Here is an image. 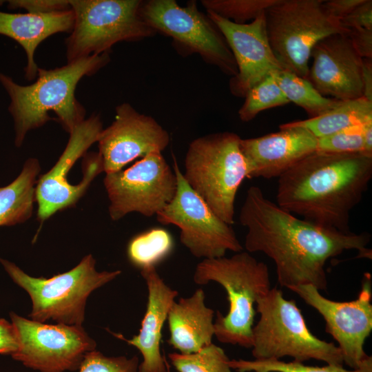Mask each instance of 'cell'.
Wrapping results in <instances>:
<instances>
[{
	"instance_id": "f546056e",
	"label": "cell",
	"mask_w": 372,
	"mask_h": 372,
	"mask_svg": "<svg viewBox=\"0 0 372 372\" xmlns=\"http://www.w3.org/2000/svg\"><path fill=\"white\" fill-rule=\"evenodd\" d=\"M278 0H203L207 12L236 23L254 21Z\"/></svg>"
},
{
	"instance_id": "cb8c5ba5",
	"label": "cell",
	"mask_w": 372,
	"mask_h": 372,
	"mask_svg": "<svg viewBox=\"0 0 372 372\" xmlns=\"http://www.w3.org/2000/svg\"><path fill=\"white\" fill-rule=\"evenodd\" d=\"M370 121H372V102L361 97L342 101L318 116L287 124L304 127L318 138Z\"/></svg>"
},
{
	"instance_id": "d6986e66",
	"label": "cell",
	"mask_w": 372,
	"mask_h": 372,
	"mask_svg": "<svg viewBox=\"0 0 372 372\" xmlns=\"http://www.w3.org/2000/svg\"><path fill=\"white\" fill-rule=\"evenodd\" d=\"M278 132L240 139L247 178H279L297 163L317 151L318 138L309 130L287 123Z\"/></svg>"
},
{
	"instance_id": "277c9868",
	"label": "cell",
	"mask_w": 372,
	"mask_h": 372,
	"mask_svg": "<svg viewBox=\"0 0 372 372\" xmlns=\"http://www.w3.org/2000/svg\"><path fill=\"white\" fill-rule=\"evenodd\" d=\"M193 279L201 285L218 282L227 293L229 311L226 316L217 311L214 322L217 340L251 348L254 304L271 289L267 265L242 251L229 258L203 259L196 265Z\"/></svg>"
},
{
	"instance_id": "7a4b0ae2",
	"label": "cell",
	"mask_w": 372,
	"mask_h": 372,
	"mask_svg": "<svg viewBox=\"0 0 372 372\" xmlns=\"http://www.w3.org/2000/svg\"><path fill=\"white\" fill-rule=\"evenodd\" d=\"M372 178V156L316 151L278 178L277 205L315 225L350 233V214Z\"/></svg>"
},
{
	"instance_id": "9a60e30c",
	"label": "cell",
	"mask_w": 372,
	"mask_h": 372,
	"mask_svg": "<svg viewBox=\"0 0 372 372\" xmlns=\"http://www.w3.org/2000/svg\"><path fill=\"white\" fill-rule=\"evenodd\" d=\"M289 289L297 293L323 317L325 331L338 342L343 362L353 369H358L369 356L364 350V345L372 330L371 273L364 274L358 298L348 302L327 299L311 285Z\"/></svg>"
},
{
	"instance_id": "7402d4cb",
	"label": "cell",
	"mask_w": 372,
	"mask_h": 372,
	"mask_svg": "<svg viewBox=\"0 0 372 372\" xmlns=\"http://www.w3.org/2000/svg\"><path fill=\"white\" fill-rule=\"evenodd\" d=\"M205 292L199 288L189 297L172 304L167 315V343L182 354L196 353L212 342L214 311L205 303Z\"/></svg>"
},
{
	"instance_id": "6da1fadb",
	"label": "cell",
	"mask_w": 372,
	"mask_h": 372,
	"mask_svg": "<svg viewBox=\"0 0 372 372\" xmlns=\"http://www.w3.org/2000/svg\"><path fill=\"white\" fill-rule=\"evenodd\" d=\"M239 220L247 227V252H262L275 263L281 287L311 285L327 290V262L345 250L371 258L368 233H342L309 223L284 210L258 186L247 191Z\"/></svg>"
},
{
	"instance_id": "52a82bcc",
	"label": "cell",
	"mask_w": 372,
	"mask_h": 372,
	"mask_svg": "<svg viewBox=\"0 0 372 372\" xmlns=\"http://www.w3.org/2000/svg\"><path fill=\"white\" fill-rule=\"evenodd\" d=\"M0 263L12 280L29 294L32 302L31 320L40 322L52 320L67 325H81L90 294L121 273L120 270L96 271L92 254L71 270L50 278L30 276L2 258Z\"/></svg>"
},
{
	"instance_id": "5b68a950",
	"label": "cell",
	"mask_w": 372,
	"mask_h": 372,
	"mask_svg": "<svg viewBox=\"0 0 372 372\" xmlns=\"http://www.w3.org/2000/svg\"><path fill=\"white\" fill-rule=\"evenodd\" d=\"M256 304L260 319L252 329L251 352L255 360L289 356L300 362L313 359L343 365L338 347L314 335L296 301L286 300L276 287L260 297Z\"/></svg>"
},
{
	"instance_id": "d6a6232c",
	"label": "cell",
	"mask_w": 372,
	"mask_h": 372,
	"mask_svg": "<svg viewBox=\"0 0 372 372\" xmlns=\"http://www.w3.org/2000/svg\"><path fill=\"white\" fill-rule=\"evenodd\" d=\"M10 9H24L29 13L48 14L71 10L69 0H10Z\"/></svg>"
},
{
	"instance_id": "ac0fdd59",
	"label": "cell",
	"mask_w": 372,
	"mask_h": 372,
	"mask_svg": "<svg viewBox=\"0 0 372 372\" xmlns=\"http://www.w3.org/2000/svg\"><path fill=\"white\" fill-rule=\"evenodd\" d=\"M308 80L323 96L339 101L362 96V58L346 34L329 35L313 47Z\"/></svg>"
},
{
	"instance_id": "83f0119b",
	"label": "cell",
	"mask_w": 372,
	"mask_h": 372,
	"mask_svg": "<svg viewBox=\"0 0 372 372\" xmlns=\"http://www.w3.org/2000/svg\"><path fill=\"white\" fill-rule=\"evenodd\" d=\"M169 358L178 372H231L228 356L213 342L196 353H169Z\"/></svg>"
},
{
	"instance_id": "5bb4252c",
	"label": "cell",
	"mask_w": 372,
	"mask_h": 372,
	"mask_svg": "<svg viewBox=\"0 0 372 372\" xmlns=\"http://www.w3.org/2000/svg\"><path fill=\"white\" fill-rule=\"evenodd\" d=\"M103 183L113 220L132 212L156 216L172 200L177 189L176 174L159 152L142 158L126 169L106 174Z\"/></svg>"
},
{
	"instance_id": "4dcf8cb0",
	"label": "cell",
	"mask_w": 372,
	"mask_h": 372,
	"mask_svg": "<svg viewBox=\"0 0 372 372\" xmlns=\"http://www.w3.org/2000/svg\"><path fill=\"white\" fill-rule=\"evenodd\" d=\"M364 125L352 127L318 138L317 151L336 154L363 153L367 154L365 152L363 136Z\"/></svg>"
},
{
	"instance_id": "3957f363",
	"label": "cell",
	"mask_w": 372,
	"mask_h": 372,
	"mask_svg": "<svg viewBox=\"0 0 372 372\" xmlns=\"http://www.w3.org/2000/svg\"><path fill=\"white\" fill-rule=\"evenodd\" d=\"M110 52L94 54L54 69L39 68L36 81L28 85L17 83L0 72V84L8 93V110L14 122V145L20 147L28 132L56 120L68 133L85 119L86 110L76 99L75 90L86 76L96 73L109 63Z\"/></svg>"
},
{
	"instance_id": "e575fe53",
	"label": "cell",
	"mask_w": 372,
	"mask_h": 372,
	"mask_svg": "<svg viewBox=\"0 0 372 372\" xmlns=\"http://www.w3.org/2000/svg\"><path fill=\"white\" fill-rule=\"evenodd\" d=\"M347 34L361 58L372 59V29H351Z\"/></svg>"
},
{
	"instance_id": "e0dca14e",
	"label": "cell",
	"mask_w": 372,
	"mask_h": 372,
	"mask_svg": "<svg viewBox=\"0 0 372 372\" xmlns=\"http://www.w3.org/2000/svg\"><path fill=\"white\" fill-rule=\"evenodd\" d=\"M207 14L223 35L237 65L238 73L229 81L233 95L245 97L258 83L284 70L270 46L265 12L254 21L242 24L211 12Z\"/></svg>"
},
{
	"instance_id": "f1b7e54d",
	"label": "cell",
	"mask_w": 372,
	"mask_h": 372,
	"mask_svg": "<svg viewBox=\"0 0 372 372\" xmlns=\"http://www.w3.org/2000/svg\"><path fill=\"white\" fill-rule=\"evenodd\" d=\"M238 110L240 119L244 122L253 120L260 112L289 103L279 87L274 74L267 76L251 88Z\"/></svg>"
},
{
	"instance_id": "603a6c76",
	"label": "cell",
	"mask_w": 372,
	"mask_h": 372,
	"mask_svg": "<svg viewBox=\"0 0 372 372\" xmlns=\"http://www.w3.org/2000/svg\"><path fill=\"white\" fill-rule=\"evenodd\" d=\"M40 169L38 160L30 158L12 182L0 187V227L21 224L31 217Z\"/></svg>"
},
{
	"instance_id": "30bf717a",
	"label": "cell",
	"mask_w": 372,
	"mask_h": 372,
	"mask_svg": "<svg viewBox=\"0 0 372 372\" xmlns=\"http://www.w3.org/2000/svg\"><path fill=\"white\" fill-rule=\"evenodd\" d=\"M141 14L156 33L171 37L180 53L197 54L225 74H237L234 57L223 35L208 14L198 10L195 1L185 6L175 0L143 1Z\"/></svg>"
},
{
	"instance_id": "484cf974",
	"label": "cell",
	"mask_w": 372,
	"mask_h": 372,
	"mask_svg": "<svg viewBox=\"0 0 372 372\" xmlns=\"http://www.w3.org/2000/svg\"><path fill=\"white\" fill-rule=\"evenodd\" d=\"M173 247V238L167 230L152 228L130 240L127 254L130 262L141 270L155 267L171 253Z\"/></svg>"
},
{
	"instance_id": "8992f818",
	"label": "cell",
	"mask_w": 372,
	"mask_h": 372,
	"mask_svg": "<svg viewBox=\"0 0 372 372\" xmlns=\"http://www.w3.org/2000/svg\"><path fill=\"white\" fill-rule=\"evenodd\" d=\"M240 136L223 132L192 141L185 158L183 177L189 186L224 222L234 223L238 189L247 178Z\"/></svg>"
},
{
	"instance_id": "d4e9b609",
	"label": "cell",
	"mask_w": 372,
	"mask_h": 372,
	"mask_svg": "<svg viewBox=\"0 0 372 372\" xmlns=\"http://www.w3.org/2000/svg\"><path fill=\"white\" fill-rule=\"evenodd\" d=\"M274 76L289 103L304 110L309 118L327 112L342 101L322 95L308 79L289 71L280 70L274 73Z\"/></svg>"
},
{
	"instance_id": "8d00e7d4",
	"label": "cell",
	"mask_w": 372,
	"mask_h": 372,
	"mask_svg": "<svg viewBox=\"0 0 372 372\" xmlns=\"http://www.w3.org/2000/svg\"><path fill=\"white\" fill-rule=\"evenodd\" d=\"M364 0H329L324 1L323 6L327 13L340 21L348 15Z\"/></svg>"
},
{
	"instance_id": "9c48e42d",
	"label": "cell",
	"mask_w": 372,
	"mask_h": 372,
	"mask_svg": "<svg viewBox=\"0 0 372 372\" xmlns=\"http://www.w3.org/2000/svg\"><path fill=\"white\" fill-rule=\"evenodd\" d=\"M141 0H69L74 25L65 40L68 63L110 52L122 41H138L156 32L141 14Z\"/></svg>"
},
{
	"instance_id": "4fadbf2b",
	"label": "cell",
	"mask_w": 372,
	"mask_h": 372,
	"mask_svg": "<svg viewBox=\"0 0 372 372\" xmlns=\"http://www.w3.org/2000/svg\"><path fill=\"white\" fill-rule=\"evenodd\" d=\"M19 341L11 356L40 372L78 370L85 355L96 343L81 325L49 324L10 314Z\"/></svg>"
},
{
	"instance_id": "2e32d148",
	"label": "cell",
	"mask_w": 372,
	"mask_h": 372,
	"mask_svg": "<svg viewBox=\"0 0 372 372\" xmlns=\"http://www.w3.org/2000/svg\"><path fill=\"white\" fill-rule=\"evenodd\" d=\"M115 112L114 121L97 141L105 174L121 170L136 158L161 153L169 145V133L153 117L128 103L116 106Z\"/></svg>"
},
{
	"instance_id": "f35d334b",
	"label": "cell",
	"mask_w": 372,
	"mask_h": 372,
	"mask_svg": "<svg viewBox=\"0 0 372 372\" xmlns=\"http://www.w3.org/2000/svg\"><path fill=\"white\" fill-rule=\"evenodd\" d=\"M363 136L366 154L372 156V121L364 125Z\"/></svg>"
},
{
	"instance_id": "8fae6325",
	"label": "cell",
	"mask_w": 372,
	"mask_h": 372,
	"mask_svg": "<svg viewBox=\"0 0 372 372\" xmlns=\"http://www.w3.org/2000/svg\"><path fill=\"white\" fill-rule=\"evenodd\" d=\"M177 189L172 200L158 214V222L180 229V240L195 257L203 259L225 256L227 251L240 252L243 247L231 226L221 220L189 186L174 158Z\"/></svg>"
},
{
	"instance_id": "4316f807",
	"label": "cell",
	"mask_w": 372,
	"mask_h": 372,
	"mask_svg": "<svg viewBox=\"0 0 372 372\" xmlns=\"http://www.w3.org/2000/svg\"><path fill=\"white\" fill-rule=\"evenodd\" d=\"M229 364L231 369L238 372H372V358L369 355L358 369L352 370L344 369L343 365L315 366L305 365L303 362H287L280 360H230Z\"/></svg>"
},
{
	"instance_id": "ba28073f",
	"label": "cell",
	"mask_w": 372,
	"mask_h": 372,
	"mask_svg": "<svg viewBox=\"0 0 372 372\" xmlns=\"http://www.w3.org/2000/svg\"><path fill=\"white\" fill-rule=\"evenodd\" d=\"M324 0H278L265 12L270 46L284 70L308 79L309 61L316 44L349 30L331 17Z\"/></svg>"
},
{
	"instance_id": "7c38bea8",
	"label": "cell",
	"mask_w": 372,
	"mask_h": 372,
	"mask_svg": "<svg viewBox=\"0 0 372 372\" xmlns=\"http://www.w3.org/2000/svg\"><path fill=\"white\" fill-rule=\"evenodd\" d=\"M102 130L99 114H93L85 118L70 133L68 143L56 164L37 180L35 197L38 204L37 216L41 223L56 211L74 206L94 178L103 172L99 152L87 154L82 180L74 185L68 182V173L75 162L98 141Z\"/></svg>"
},
{
	"instance_id": "d590c367",
	"label": "cell",
	"mask_w": 372,
	"mask_h": 372,
	"mask_svg": "<svg viewBox=\"0 0 372 372\" xmlns=\"http://www.w3.org/2000/svg\"><path fill=\"white\" fill-rule=\"evenodd\" d=\"M18 348V338L13 324L0 318V354L12 355Z\"/></svg>"
},
{
	"instance_id": "44dd1931",
	"label": "cell",
	"mask_w": 372,
	"mask_h": 372,
	"mask_svg": "<svg viewBox=\"0 0 372 372\" xmlns=\"http://www.w3.org/2000/svg\"><path fill=\"white\" fill-rule=\"evenodd\" d=\"M74 21L72 9L48 14L0 11V34L11 38L23 48L27 58L25 78L28 81L37 76L39 67L34 54L39 45L56 33H70Z\"/></svg>"
},
{
	"instance_id": "74e56055",
	"label": "cell",
	"mask_w": 372,
	"mask_h": 372,
	"mask_svg": "<svg viewBox=\"0 0 372 372\" xmlns=\"http://www.w3.org/2000/svg\"><path fill=\"white\" fill-rule=\"evenodd\" d=\"M362 96L372 102V59H362Z\"/></svg>"
},
{
	"instance_id": "ffe728a7",
	"label": "cell",
	"mask_w": 372,
	"mask_h": 372,
	"mask_svg": "<svg viewBox=\"0 0 372 372\" xmlns=\"http://www.w3.org/2000/svg\"><path fill=\"white\" fill-rule=\"evenodd\" d=\"M141 274L145 281L148 295L139 333L130 340L121 335H114L136 347L141 353L143 361L139 364L138 372H167L161 352V332L178 292L164 282L155 267L141 269Z\"/></svg>"
},
{
	"instance_id": "1f68e13d",
	"label": "cell",
	"mask_w": 372,
	"mask_h": 372,
	"mask_svg": "<svg viewBox=\"0 0 372 372\" xmlns=\"http://www.w3.org/2000/svg\"><path fill=\"white\" fill-rule=\"evenodd\" d=\"M139 359L134 355L108 357L93 350L87 353L79 368V372H138Z\"/></svg>"
},
{
	"instance_id": "836d02e7",
	"label": "cell",
	"mask_w": 372,
	"mask_h": 372,
	"mask_svg": "<svg viewBox=\"0 0 372 372\" xmlns=\"http://www.w3.org/2000/svg\"><path fill=\"white\" fill-rule=\"evenodd\" d=\"M340 23L347 30L372 29V1L364 0L351 12L340 19Z\"/></svg>"
}]
</instances>
